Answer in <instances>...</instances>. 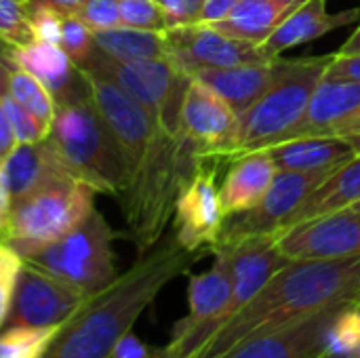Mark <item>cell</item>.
Instances as JSON below:
<instances>
[{"mask_svg":"<svg viewBox=\"0 0 360 358\" xmlns=\"http://www.w3.org/2000/svg\"><path fill=\"white\" fill-rule=\"evenodd\" d=\"M200 257L202 253L184 249L173 232L165 234L110 287L86 298L44 358H110L158 293Z\"/></svg>","mask_w":360,"mask_h":358,"instance_id":"obj_1","label":"cell"},{"mask_svg":"<svg viewBox=\"0 0 360 358\" xmlns=\"http://www.w3.org/2000/svg\"><path fill=\"white\" fill-rule=\"evenodd\" d=\"M360 300V255L291 260L196 354L221 358L234 346L335 304Z\"/></svg>","mask_w":360,"mask_h":358,"instance_id":"obj_2","label":"cell"},{"mask_svg":"<svg viewBox=\"0 0 360 358\" xmlns=\"http://www.w3.org/2000/svg\"><path fill=\"white\" fill-rule=\"evenodd\" d=\"M205 160L181 133L171 135L162 127L156 129L141 165L118 196L127 236L137 255L150 251L165 236L181 188Z\"/></svg>","mask_w":360,"mask_h":358,"instance_id":"obj_3","label":"cell"},{"mask_svg":"<svg viewBox=\"0 0 360 358\" xmlns=\"http://www.w3.org/2000/svg\"><path fill=\"white\" fill-rule=\"evenodd\" d=\"M46 137L65 169L97 194L118 198L124 192L129 181L127 162L93 95L57 103Z\"/></svg>","mask_w":360,"mask_h":358,"instance_id":"obj_4","label":"cell"},{"mask_svg":"<svg viewBox=\"0 0 360 358\" xmlns=\"http://www.w3.org/2000/svg\"><path fill=\"white\" fill-rule=\"evenodd\" d=\"M333 55L283 59V70L266 95L238 116V154L268 150L285 139L304 120L310 101L327 76Z\"/></svg>","mask_w":360,"mask_h":358,"instance_id":"obj_5","label":"cell"},{"mask_svg":"<svg viewBox=\"0 0 360 358\" xmlns=\"http://www.w3.org/2000/svg\"><path fill=\"white\" fill-rule=\"evenodd\" d=\"M95 194L70 171L53 175L30 194L11 200L2 243L25 260L74 230L95 209Z\"/></svg>","mask_w":360,"mask_h":358,"instance_id":"obj_6","label":"cell"},{"mask_svg":"<svg viewBox=\"0 0 360 358\" xmlns=\"http://www.w3.org/2000/svg\"><path fill=\"white\" fill-rule=\"evenodd\" d=\"M114 236L105 217L93 209L74 230L23 262L65 281L84 295H95L118 279Z\"/></svg>","mask_w":360,"mask_h":358,"instance_id":"obj_7","label":"cell"},{"mask_svg":"<svg viewBox=\"0 0 360 358\" xmlns=\"http://www.w3.org/2000/svg\"><path fill=\"white\" fill-rule=\"evenodd\" d=\"M80 70L116 82L122 91L135 97L167 133H179L181 106L192 84V76L181 70L173 59L124 63L108 57L95 46L89 59L80 65Z\"/></svg>","mask_w":360,"mask_h":358,"instance_id":"obj_8","label":"cell"},{"mask_svg":"<svg viewBox=\"0 0 360 358\" xmlns=\"http://www.w3.org/2000/svg\"><path fill=\"white\" fill-rule=\"evenodd\" d=\"M226 219L217 167L205 160L177 196L171 232L184 249L205 253L219 241Z\"/></svg>","mask_w":360,"mask_h":358,"instance_id":"obj_9","label":"cell"},{"mask_svg":"<svg viewBox=\"0 0 360 358\" xmlns=\"http://www.w3.org/2000/svg\"><path fill=\"white\" fill-rule=\"evenodd\" d=\"M179 133L207 158H236L238 114L213 89L192 78L181 106Z\"/></svg>","mask_w":360,"mask_h":358,"instance_id":"obj_10","label":"cell"},{"mask_svg":"<svg viewBox=\"0 0 360 358\" xmlns=\"http://www.w3.org/2000/svg\"><path fill=\"white\" fill-rule=\"evenodd\" d=\"M80 289L23 262L4 327H61L86 302Z\"/></svg>","mask_w":360,"mask_h":358,"instance_id":"obj_11","label":"cell"},{"mask_svg":"<svg viewBox=\"0 0 360 358\" xmlns=\"http://www.w3.org/2000/svg\"><path fill=\"white\" fill-rule=\"evenodd\" d=\"M165 36L171 59L190 76L200 70H224L272 59L262 51L259 44L224 34L211 23L169 27Z\"/></svg>","mask_w":360,"mask_h":358,"instance_id":"obj_12","label":"cell"},{"mask_svg":"<svg viewBox=\"0 0 360 358\" xmlns=\"http://www.w3.org/2000/svg\"><path fill=\"white\" fill-rule=\"evenodd\" d=\"M321 173H291L278 171L266 196L249 211L226 219L219 241H238L255 234H278L287 228L289 219L312 194V190L329 175Z\"/></svg>","mask_w":360,"mask_h":358,"instance_id":"obj_13","label":"cell"},{"mask_svg":"<svg viewBox=\"0 0 360 358\" xmlns=\"http://www.w3.org/2000/svg\"><path fill=\"white\" fill-rule=\"evenodd\" d=\"M84 74L89 78L91 95H93L99 112L103 114L105 122L110 124L112 133L116 135V139L120 143V150H122V156L127 162V171L131 177L137 171V167L141 165V160L150 148V141L160 124L135 97H131L127 91H122L116 82H112L103 76H97V74H89V72H84Z\"/></svg>","mask_w":360,"mask_h":358,"instance_id":"obj_14","label":"cell"},{"mask_svg":"<svg viewBox=\"0 0 360 358\" xmlns=\"http://www.w3.org/2000/svg\"><path fill=\"white\" fill-rule=\"evenodd\" d=\"M289 260H329L360 255V211L350 207L291 226L276 234Z\"/></svg>","mask_w":360,"mask_h":358,"instance_id":"obj_15","label":"cell"},{"mask_svg":"<svg viewBox=\"0 0 360 358\" xmlns=\"http://www.w3.org/2000/svg\"><path fill=\"white\" fill-rule=\"evenodd\" d=\"M344 302L319 310L314 314L291 321L274 331L255 335L221 358H325V333Z\"/></svg>","mask_w":360,"mask_h":358,"instance_id":"obj_16","label":"cell"},{"mask_svg":"<svg viewBox=\"0 0 360 358\" xmlns=\"http://www.w3.org/2000/svg\"><path fill=\"white\" fill-rule=\"evenodd\" d=\"M6 57L13 65L38 78L53 95L55 103H70L91 97L86 74L68 57L59 44L34 40L25 46L6 49Z\"/></svg>","mask_w":360,"mask_h":358,"instance_id":"obj_17","label":"cell"},{"mask_svg":"<svg viewBox=\"0 0 360 358\" xmlns=\"http://www.w3.org/2000/svg\"><path fill=\"white\" fill-rule=\"evenodd\" d=\"M356 21H360V4L348 11L329 13L327 0H306L259 46L268 57H278L287 49L306 44Z\"/></svg>","mask_w":360,"mask_h":358,"instance_id":"obj_18","label":"cell"},{"mask_svg":"<svg viewBox=\"0 0 360 358\" xmlns=\"http://www.w3.org/2000/svg\"><path fill=\"white\" fill-rule=\"evenodd\" d=\"M281 70H283V57L278 55L257 63H245L224 70H200L192 78L213 89L240 116L266 95V91L278 78Z\"/></svg>","mask_w":360,"mask_h":358,"instance_id":"obj_19","label":"cell"},{"mask_svg":"<svg viewBox=\"0 0 360 358\" xmlns=\"http://www.w3.org/2000/svg\"><path fill=\"white\" fill-rule=\"evenodd\" d=\"M356 114H360V80L325 76L310 101L304 120L289 135V139L331 135L340 124L354 118Z\"/></svg>","mask_w":360,"mask_h":358,"instance_id":"obj_20","label":"cell"},{"mask_svg":"<svg viewBox=\"0 0 360 358\" xmlns=\"http://www.w3.org/2000/svg\"><path fill=\"white\" fill-rule=\"evenodd\" d=\"M278 167L268 150H255L232 158L224 184L219 186L226 215H238L253 209L272 186Z\"/></svg>","mask_w":360,"mask_h":358,"instance_id":"obj_21","label":"cell"},{"mask_svg":"<svg viewBox=\"0 0 360 358\" xmlns=\"http://www.w3.org/2000/svg\"><path fill=\"white\" fill-rule=\"evenodd\" d=\"M278 171L291 173H321L333 171L354 158V150L338 135H312L285 139L268 148Z\"/></svg>","mask_w":360,"mask_h":358,"instance_id":"obj_22","label":"cell"},{"mask_svg":"<svg viewBox=\"0 0 360 358\" xmlns=\"http://www.w3.org/2000/svg\"><path fill=\"white\" fill-rule=\"evenodd\" d=\"M0 167L11 192V200L30 194L53 175L68 171L53 150L49 137L36 143H17L0 162Z\"/></svg>","mask_w":360,"mask_h":358,"instance_id":"obj_23","label":"cell"},{"mask_svg":"<svg viewBox=\"0 0 360 358\" xmlns=\"http://www.w3.org/2000/svg\"><path fill=\"white\" fill-rule=\"evenodd\" d=\"M360 203V154L333 169L304 200V205L289 219L287 228L310 222L314 217L331 215ZM285 228V230H287Z\"/></svg>","mask_w":360,"mask_h":358,"instance_id":"obj_24","label":"cell"},{"mask_svg":"<svg viewBox=\"0 0 360 358\" xmlns=\"http://www.w3.org/2000/svg\"><path fill=\"white\" fill-rule=\"evenodd\" d=\"M306 0H238L232 11L211 23L224 34L262 44Z\"/></svg>","mask_w":360,"mask_h":358,"instance_id":"obj_25","label":"cell"},{"mask_svg":"<svg viewBox=\"0 0 360 358\" xmlns=\"http://www.w3.org/2000/svg\"><path fill=\"white\" fill-rule=\"evenodd\" d=\"M93 36H95V46L116 61L133 63V61H148V59H171L165 32L116 25L108 30H97L93 32Z\"/></svg>","mask_w":360,"mask_h":358,"instance_id":"obj_26","label":"cell"},{"mask_svg":"<svg viewBox=\"0 0 360 358\" xmlns=\"http://www.w3.org/2000/svg\"><path fill=\"white\" fill-rule=\"evenodd\" d=\"M6 93L19 103L23 106L27 112H32L40 122H44L51 129L53 116H55V99L53 95L46 91V87L34 78L30 72L17 68L11 63L8 70V82H6Z\"/></svg>","mask_w":360,"mask_h":358,"instance_id":"obj_27","label":"cell"},{"mask_svg":"<svg viewBox=\"0 0 360 358\" xmlns=\"http://www.w3.org/2000/svg\"><path fill=\"white\" fill-rule=\"evenodd\" d=\"M61 327H27V325L2 327L0 358H44Z\"/></svg>","mask_w":360,"mask_h":358,"instance_id":"obj_28","label":"cell"},{"mask_svg":"<svg viewBox=\"0 0 360 358\" xmlns=\"http://www.w3.org/2000/svg\"><path fill=\"white\" fill-rule=\"evenodd\" d=\"M360 308L346 304L338 310L325 333V358H359Z\"/></svg>","mask_w":360,"mask_h":358,"instance_id":"obj_29","label":"cell"},{"mask_svg":"<svg viewBox=\"0 0 360 358\" xmlns=\"http://www.w3.org/2000/svg\"><path fill=\"white\" fill-rule=\"evenodd\" d=\"M34 40L30 0H0V49H17Z\"/></svg>","mask_w":360,"mask_h":358,"instance_id":"obj_30","label":"cell"},{"mask_svg":"<svg viewBox=\"0 0 360 358\" xmlns=\"http://www.w3.org/2000/svg\"><path fill=\"white\" fill-rule=\"evenodd\" d=\"M59 46L68 53V57L80 68L89 55L95 49V36L93 30L78 19L76 15H63L61 21V36H59Z\"/></svg>","mask_w":360,"mask_h":358,"instance_id":"obj_31","label":"cell"},{"mask_svg":"<svg viewBox=\"0 0 360 358\" xmlns=\"http://www.w3.org/2000/svg\"><path fill=\"white\" fill-rule=\"evenodd\" d=\"M120 25L150 32H167L169 19L154 0H118Z\"/></svg>","mask_w":360,"mask_h":358,"instance_id":"obj_32","label":"cell"},{"mask_svg":"<svg viewBox=\"0 0 360 358\" xmlns=\"http://www.w3.org/2000/svg\"><path fill=\"white\" fill-rule=\"evenodd\" d=\"M2 108L6 112V118H8V124H11V131H13L17 143H36V141L46 139L49 127L44 122H40L23 106H19L8 93L2 95Z\"/></svg>","mask_w":360,"mask_h":358,"instance_id":"obj_33","label":"cell"},{"mask_svg":"<svg viewBox=\"0 0 360 358\" xmlns=\"http://www.w3.org/2000/svg\"><path fill=\"white\" fill-rule=\"evenodd\" d=\"M21 266H23L21 255L0 241V329L6 323Z\"/></svg>","mask_w":360,"mask_h":358,"instance_id":"obj_34","label":"cell"},{"mask_svg":"<svg viewBox=\"0 0 360 358\" xmlns=\"http://www.w3.org/2000/svg\"><path fill=\"white\" fill-rule=\"evenodd\" d=\"M61 21H63V15L57 8H53L49 4H42V2H32L30 0V25H32V32H34L36 40L59 44Z\"/></svg>","mask_w":360,"mask_h":358,"instance_id":"obj_35","label":"cell"},{"mask_svg":"<svg viewBox=\"0 0 360 358\" xmlns=\"http://www.w3.org/2000/svg\"><path fill=\"white\" fill-rule=\"evenodd\" d=\"M93 32L120 25V6L118 0H84L76 13Z\"/></svg>","mask_w":360,"mask_h":358,"instance_id":"obj_36","label":"cell"},{"mask_svg":"<svg viewBox=\"0 0 360 358\" xmlns=\"http://www.w3.org/2000/svg\"><path fill=\"white\" fill-rule=\"evenodd\" d=\"M154 2L167 15L171 27L202 23L205 0H154Z\"/></svg>","mask_w":360,"mask_h":358,"instance_id":"obj_37","label":"cell"},{"mask_svg":"<svg viewBox=\"0 0 360 358\" xmlns=\"http://www.w3.org/2000/svg\"><path fill=\"white\" fill-rule=\"evenodd\" d=\"M331 78H352L360 80V55H338L327 72Z\"/></svg>","mask_w":360,"mask_h":358,"instance_id":"obj_38","label":"cell"},{"mask_svg":"<svg viewBox=\"0 0 360 358\" xmlns=\"http://www.w3.org/2000/svg\"><path fill=\"white\" fill-rule=\"evenodd\" d=\"M331 135L342 137L344 141H348V146L354 150V154H360V114H356L354 118L346 120L344 124H340Z\"/></svg>","mask_w":360,"mask_h":358,"instance_id":"obj_39","label":"cell"},{"mask_svg":"<svg viewBox=\"0 0 360 358\" xmlns=\"http://www.w3.org/2000/svg\"><path fill=\"white\" fill-rule=\"evenodd\" d=\"M236 2L238 0H205L202 23H215V21L224 19Z\"/></svg>","mask_w":360,"mask_h":358,"instance_id":"obj_40","label":"cell"},{"mask_svg":"<svg viewBox=\"0 0 360 358\" xmlns=\"http://www.w3.org/2000/svg\"><path fill=\"white\" fill-rule=\"evenodd\" d=\"M17 146L15 141V135L11 131V124H8V118H6V112L2 108V97H0V162L8 156V152Z\"/></svg>","mask_w":360,"mask_h":358,"instance_id":"obj_41","label":"cell"},{"mask_svg":"<svg viewBox=\"0 0 360 358\" xmlns=\"http://www.w3.org/2000/svg\"><path fill=\"white\" fill-rule=\"evenodd\" d=\"M8 213H11V192L0 167V241L4 238V230H6V222H8Z\"/></svg>","mask_w":360,"mask_h":358,"instance_id":"obj_42","label":"cell"},{"mask_svg":"<svg viewBox=\"0 0 360 358\" xmlns=\"http://www.w3.org/2000/svg\"><path fill=\"white\" fill-rule=\"evenodd\" d=\"M32 2H42V4H49L53 8H57L61 15H76L78 8L82 6L84 0H32Z\"/></svg>","mask_w":360,"mask_h":358,"instance_id":"obj_43","label":"cell"},{"mask_svg":"<svg viewBox=\"0 0 360 358\" xmlns=\"http://www.w3.org/2000/svg\"><path fill=\"white\" fill-rule=\"evenodd\" d=\"M338 55H360V25L354 30V34L340 46Z\"/></svg>","mask_w":360,"mask_h":358,"instance_id":"obj_44","label":"cell"},{"mask_svg":"<svg viewBox=\"0 0 360 358\" xmlns=\"http://www.w3.org/2000/svg\"><path fill=\"white\" fill-rule=\"evenodd\" d=\"M8 70H11V61H8V57H6V49H0V97L6 95Z\"/></svg>","mask_w":360,"mask_h":358,"instance_id":"obj_45","label":"cell"},{"mask_svg":"<svg viewBox=\"0 0 360 358\" xmlns=\"http://www.w3.org/2000/svg\"><path fill=\"white\" fill-rule=\"evenodd\" d=\"M354 209H359V211H360V203H359V205H354Z\"/></svg>","mask_w":360,"mask_h":358,"instance_id":"obj_46","label":"cell"},{"mask_svg":"<svg viewBox=\"0 0 360 358\" xmlns=\"http://www.w3.org/2000/svg\"><path fill=\"white\" fill-rule=\"evenodd\" d=\"M356 306H359V308H360V300H359V302H356Z\"/></svg>","mask_w":360,"mask_h":358,"instance_id":"obj_47","label":"cell"},{"mask_svg":"<svg viewBox=\"0 0 360 358\" xmlns=\"http://www.w3.org/2000/svg\"><path fill=\"white\" fill-rule=\"evenodd\" d=\"M359 358H360V352H359Z\"/></svg>","mask_w":360,"mask_h":358,"instance_id":"obj_48","label":"cell"}]
</instances>
